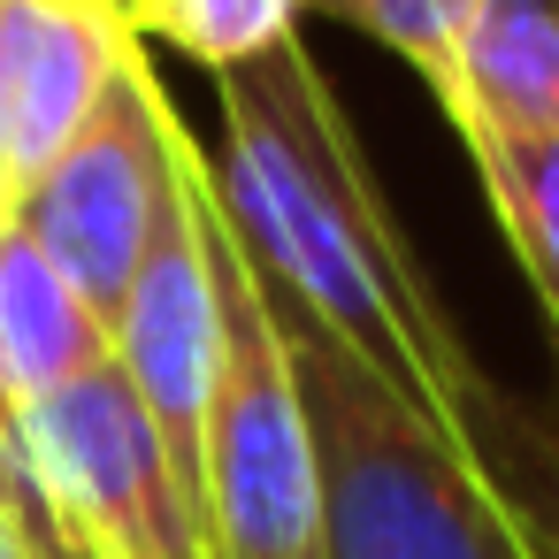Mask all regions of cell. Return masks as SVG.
I'll list each match as a JSON object with an SVG mask.
<instances>
[{
    "label": "cell",
    "instance_id": "4fadbf2b",
    "mask_svg": "<svg viewBox=\"0 0 559 559\" xmlns=\"http://www.w3.org/2000/svg\"><path fill=\"white\" fill-rule=\"evenodd\" d=\"M0 559H32L24 536H16V521H9V506H0Z\"/></svg>",
    "mask_w": 559,
    "mask_h": 559
},
{
    "label": "cell",
    "instance_id": "9c48e42d",
    "mask_svg": "<svg viewBox=\"0 0 559 559\" xmlns=\"http://www.w3.org/2000/svg\"><path fill=\"white\" fill-rule=\"evenodd\" d=\"M116 368V322L16 230L0 223V421Z\"/></svg>",
    "mask_w": 559,
    "mask_h": 559
},
{
    "label": "cell",
    "instance_id": "8fae6325",
    "mask_svg": "<svg viewBox=\"0 0 559 559\" xmlns=\"http://www.w3.org/2000/svg\"><path fill=\"white\" fill-rule=\"evenodd\" d=\"M299 16H307V0H146L139 39H162V47L192 55L200 70L230 78V70H253L276 47H292Z\"/></svg>",
    "mask_w": 559,
    "mask_h": 559
},
{
    "label": "cell",
    "instance_id": "7c38bea8",
    "mask_svg": "<svg viewBox=\"0 0 559 559\" xmlns=\"http://www.w3.org/2000/svg\"><path fill=\"white\" fill-rule=\"evenodd\" d=\"M307 9L330 16V24H345V32H360V39H376V47H391V55L414 62V70L429 78V93H437L444 55H452L460 24L475 16V0H307Z\"/></svg>",
    "mask_w": 559,
    "mask_h": 559
},
{
    "label": "cell",
    "instance_id": "ba28073f",
    "mask_svg": "<svg viewBox=\"0 0 559 559\" xmlns=\"http://www.w3.org/2000/svg\"><path fill=\"white\" fill-rule=\"evenodd\" d=\"M437 100L467 146L559 139V0H475L444 55Z\"/></svg>",
    "mask_w": 559,
    "mask_h": 559
},
{
    "label": "cell",
    "instance_id": "30bf717a",
    "mask_svg": "<svg viewBox=\"0 0 559 559\" xmlns=\"http://www.w3.org/2000/svg\"><path fill=\"white\" fill-rule=\"evenodd\" d=\"M467 154H475L483 200H490V215H498L513 261L528 269L544 322L559 337V139H483Z\"/></svg>",
    "mask_w": 559,
    "mask_h": 559
},
{
    "label": "cell",
    "instance_id": "6da1fadb",
    "mask_svg": "<svg viewBox=\"0 0 559 559\" xmlns=\"http://www.w3.org/2000/svg\"><path fill=\"white\" fill-rule=\"evenodd\" d=\"M223 85L215 192L284 307L330 330L399 406L467 467L506 483V391L475 368L460 322L421 276L330 78L292 39Z\"/></svg>",
    "mask_w": 559,
    "mask_h": 559
},
{
    "label": "cell",
    "instance_id": "9a60e30c",
    "mask_svg": "<svg viewBox=\"0 0 559 559\" xmlns=\"http://www.w3.org/2000/svg\"><path fill=\"white\" fill-rule=\"evenodd\" d=\"M0 223H9V215H0Z\"/></svg>",
    "mask_w": 559,
    "mask_h": 559
},
{
    "label": "cell",
    "instance_id": "8992f818",
    "mask_svg": "<svg viewBox=\"0 0 559 559\" xmlns=\"http://www.w3.org/2000/svg\"><path fill=\"white\" fill-rule=\"evenodd\" d=\"M215 261H207V154L192 146L185 116L169 139V200L154 223V246L139 261V284L116 322V368L139 391L200 528H207V414H215ZM215 551V536H207Z\"/></svg>",
    "mask_w": 559,
    "mask_h": 559
},
{
    "label": "cell",
    "instance_id": "3957f363",
    "mask_svg": "<svg viewBox=\"0 0 559 559\" xmlns=\"http://www.w3.org/2000/svg\"><path fill=\"white\" fill-rule=\"evenodd\" d=\"M207 261H215V414H207V536L215 559H322V460L292 376L276 299L223 215L207 162Z\"/></svg>",
    "mask_w": 559,
    "mask_h": 559
},
{
    "label": "cell",
    "instance_id": "277c9868",
    "mask_svg": "<svg viewBox=\"0 0 559 559\" xmlns=\"http://www.w3.org/2000/svg\"><path fill=\"white\" fill-rule=\"evenodd\" d=\"M169 139H177V108L154 85L146 55H131L116 70V85L100 93V108L85 116V131L9 207V223L108 322H123V299H131L139 261H146L154 223H162V200H169Z\"/></svg>",
    "mask_w": 559,
    "mask_h": 559
},
{
    "label": "cell",
    "instance_id": "7a4b0ae2",
    "mask_svg": "<svg viewBox=\"0 0 559 559\" xmlns=\"http://www.w3.org/2000/svg\"><path fill=\"white\" fill-rule=\"evenodd\" d=\"M276 322L322 460V559H551L536 513L498 475L467 467L330 330L284 299Z\"/></svg>",
    "mask_w": 559,
    "mask_h": 559
},
{
    "label": "cell",
    "instance_id": "5b68a950",
    "mask_svg": "<svg viewBox=\"0 0 559 559\" xmlns=\"http://www.w3.org/2000/svg\"><path fill=\"white\" fill-rule=\"evenodd\" d=\"M16 429L70 559H215L123 368L39 399Z\"/></svg>",
    "mask_w": 559,
    "mask_h": 559
},
{
    "label": "cell",
    "instance_id": "52a82bcc",
    "mask_svg": "<svg viewBox=\"0 0 559 559\" xmlns=\"http://www.w3.org/2000/svg\"><path fill=\"white\" fill-rule=\"evenodd\" d=\"M146 39L116 0H0V177L16 192L85 131Z\"/></svg>",
    "mask_w": 559,
    "mask_h": 559
},
{
    "label": "cell",
    "instance_id": "5bb4252c",
    "mask_svg": "<svg viewBox=\"0 0 559 559\" xmlns=\"http://www.w3.org/2000/svg\"><path fill=\"white\" fill-rule=\"evenodd\" d=\"M116 9L131 16V32H139V16H146V0H116Z\"/></svg>",
    "mask_w": 559,
    "mask_h": 559
}]
</instances>
